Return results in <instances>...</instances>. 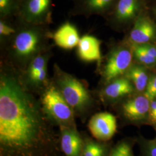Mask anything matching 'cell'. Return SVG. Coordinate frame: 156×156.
Listing matches in <instances>:
<instances>
[{"instance_id": "6da1fadb", "label": "cell", "mask_w": 156, "mask_h": 156, "mask_svg": "<svg viewBox=\"0 0 156 156\" xmlns=\"http://www.w3.org/2000/svg\"><path fill=\"white\" fill-rule=\"evenodd\" d=\"M41 104L16 78H0L1 156H45L54 138Z\"/></svg>"}, {"instance_id": "7a4b0ae2", "label": "cell", "mask_w": 156, "mask_h": 156, "mask_svg": "<svg viewBox=\"0 0 156 156\" xmlns=\"http://www.w3.org/2000/svg\"><path fill=\"white\" fill-rule=\"evenodd\" d=\"M56 83L57 87L75 113H83L90 107L92 98L89 91L76 78L57 68Z\"/></svg>"}, {"instance_id": "3957f363", "label": "cell", "mask_w": 156, "mask_h": 156, "mask_svg": "<svg viewBox=\"0 0 156 156\" xmlns=\"http://www.w3.org/2000/svg\"><path fill=\"white\" fill-rule=\"evenodd\" d=\"M41 104L45 115L53 123L59 127H76L75 112L56 86L46 88L42 95Z\"/></svg>"}, {"instance_id": "277c9868", "label": "cell", "mask_w": 156, "mask_h": 156, "mask_svg": "<svg viewBox=\"0 0 156 156\" xmlns=\"http://www.w3.org/2000/svg\"><path fill=\"white\" fill-rule=\"evenodd\" d=\"M43 35L38 29L27 28L17 34L12 44V53L20 62L33 59L42 48Z\"/></svg>"}, {"instance_id": "5b68a950", "label": "cell", "mask_w": 156, "mask_h": 156, "mask_svg": "<svg viewBox=\"0 0 156 156\" xmlns=\"http://www.w3.org/2000/svg\"><path fill=\"white\" fill-rule=\"evenodd\" d=\"M133 53L124 46L115 48L110 53L103 71L106 83L125 75L132 66Z\"/></svg>"}, {"instance_id": "8992f818", "label": "cell", "mask_w": 156, "mask_h": 156, "mask_svg": "<svg viewBox=\"0 0 156 156\" xmlns=\"http://www.w3.org/2000/svg\"><path fill=\"white\" fill-rule=\"evenodd\" d=\"M88 128L94 139L106 142L111 140L116 133V118L109 112L97 113L90 119Z\"/></svg>"}, {"instance_id": "52a82bcc", "label": "cell", "mask_w": 156, "mask_h": 156, "mask_svg": "<svg viewBox=\"0 0 156 156\" xmlns=\"http://www.w3.org/2000/svg\"><path fill=\"white\" fill-rule=\"evenodd\" d=\"M151 101L145 95H138L124 102L121 111L124 118L132 124L147 122Z\"/></svg>"}, {"instance_id": "ba28073f", "label": "cell", "mask_w": 156, "mask_h": 156, "mask_svg": "<svg viewBox=\"0 0 156 156\" xmlns=\"http://www.w3.org/2000/svg\"><path fill=\"white\" fill-rule=\"evenodd\" d=\"M51 0H23L21 15L31 24L44 22L50 16Z\"/></svg>"}, {"instance_id": "9c48e42d", "label": "cell", "mask_w": 156, "mask_h": 156, "mask_svg": "<svg viewBox=\"0 0 156 156\" xmlns=\"http://www.w3.org/2000/svg\"><path fill=\"white\" fill-rule=\"evenodd\" d=\"M60 146L66 156H82L83 138L78 132L76 127L61 126Z\"/></svg>"}, {"instance_id": "30bf717a", "label": "cell", "mask_w": 156, "mask_h": 156, "mask_svg": "<svg viewBox=\"0 0 156 156\" xmlns=\"http://www.w3.org/2000/svg\"><path fill=\"white\" fill-rule=\"evenodd\" d=\"M156 38V24L149 17H138L130 33L131 42L133 44H142L150 43Z\"/></svg>"}, {"instance_id": "8fae6325", "label": "cell", "mask_w": 156, "mask_h": 156, "mask_svg": "<svg viewBox=\"0 0 156 156\" xmlns=\"http://www.w3.org/2000/svg\"><path fill=\"white\" fill-rule=\"evenodd\" d=\"M47 55H38L31 60L26 73V80L33 87H39L45 83L47 78Z\"/></svg>"}, {"instance_id": "7c38bea8", "label": "cell", "mask_w": 156, "mask_h": 156, "mask_svg": "<svg viewBox=\"0 0 156 156\" xmlns=\"http://www.w3.org/2000/svg\"><path fill=\"white\" fill-rule=\"evenodd\" d=\"M135 87L132 82L126 77H120L108 83L102 91V97L108 101H115L131 94Z\"/></svg>"}, {"instance_id": "4fadbf2b", "label": "cell", "mask_w": 156, "mask_h": 156, "mask_svg": "<svg viewBox=\"0 0 156 156\" xmlns=\"http://www.w3.org/2000/svg\"><path fill=\"white\" fill-rule=\"evenodd\" d=\"M53 39L60 48L69 50L78 46L80 38L76 27L71 23L66 22L53 34Z\"/></svg>"}, {"instance_id": "5bb4252c", "label": "cell", "mask_w": 156, "mask_h": 156, "mask_svg": "<svg viewBox=\"0 0 156 156\" xmlns=\"http://www.w3.org/2000/svg\"><path fill=\"white\" fill-rule=\"evenodd\" d=\"M101 42L91 35H84L78 45V55L84 62H100L101 58Z\"/></svg>"}, {"instance_id": "9a60e30c", "label": "cell", "mask_w": 156, "mask_h": 156, "mask_svg": "<svg viewBox=\"0 0 156 156\" xmlns=\"http://www.w3.org/2000/svg\"><path fill=\"white\" fill-rule=\"evenodd\" d=\"M140 9V0H119L115 16L119 22H128L136 16Z\"/></svg>"}, {"instance_id": "2e32d148", "label": "cell", "mask_w": 156, "mask_h": 156, "mask_svg": "<svg viewBox=\"0 0 156 156\" xmlns=\"http://www.w3.org/2000/svg\"><path fill=\"white\" fill-rule=\"evenodd\" d=\"M124 75L133 84L135 89L138 92L145 91L149 79L145 67L141 65H132Z\"/></svg>"}, {"instance_id": "e0dca14e", "label": "cell", "mask_w": 156, "mask_h": 156, "mask_svg": "<svg viewBox=\"0 0 156 156\" xmlns=\"http://www.w3.org/2000/svg\"><path fill=\"white\" fill-rule=\"evenodd\" d=\"M82 156H108L111 149L105 143L89 137L83 138Z\"/></svg>"}, {"instance_id": "ac0fdd59", "label": "cell", "mask_w": 156, "mask_h": 156, "mask_svg": "<svg viewBox=\"0 0 156 156\" xmlns=\"http://www.w3.org/2000/svg\"><path fill=\"white\" fill-rule=\"evenodd\" d=\"M133 53L135 59L142 65L146 67L156 66V58L146 52L140 45L133 44Z\"/></svg>"}, {"instance_id": "d6986e66", "label": "cell", "mask_w": 156, "mask_h": 156, "mask_svg": "<svg viewBox=\"0 0 156 156\" xmlns=\"http://www.w3.org/2000/svg\"><path fill=\"white\" fill-rule=\"evenodd\" d=\"M114 0H83V6L90 13H100L107 9Z\"/></svg>"}, {"instance_id": "ffe728a7", "label": "cell", "mask_w": 156, "mask_h": 156, "mask_svg": "<svg viewBox=\"0 0 156 156\" xmlns=\"http://www.w3.org/2000/svg\"><path fill=\"white\" fill-rule=\"evenodd\" d=\"M133 148L132 141L122 140L112 148L108 156H134Z\"/></svg>"}, {"instance_id": "44dd1931", "label": "cell", "mask_w": 156, "mask_h": 156, "mask_svg": "<svg viewBox=\"0 0 156 156\" xmlns=\"http://www.w3.org/2000/svg\"><path fill=\"white\" fill-rule=\"evenodd\" d=\"M140 156H156V140H147L140 136L138 138Z\"/></svg>"}, {"instance_id": "7402d4cb", "label": "cell", "mask_w": 156, "mask_h": 156, "mask_svg": "<svg viewBox=\"0 0 156 156\" xmlns=\"http://www.w3.org/2000/svg\"><path fill=\"white\" fill-rule=\"evenodd\" d=\"M16 0H0V13L1 16L10 15L14 11Z\"/></svg>"}, {"instance_id": "603a6c76", "label": "cell", "mask_w": 156, "mask_h": 156, "mask_svg": "<svg viewBox=\"0 0 156 156\" xmlns=\"http://www.w3.org/2000/svg\"><path fill=\"white\" fill-rule=\"evenodd\" d=\"M144 95L150 101L156 98V75L149 78Z\"/></svg>"}, {"instance_id": "cb8c5ba5", "label": "cell", "mask_w": 156, "mask_h": 156, "mask_svg": "<svg viewBox=\"0 0 156 156\" xmlns=\"http://www.w3.org/2000/svg\"><path fill=\"white\" fill-rule=\"evenodd\" d=\"M147 123L156 127V98L151 101Z\"/></svg>"}, {"instance_id": "d4e9b609", "label": "cell", "mask_w": 156, "mask_h": 156, "mask_svg": "<svg viewBox=\"0 0 156 156\" xmlns=\"http://www.w3.org/2000/svg\"><path fill=\"white\" fill-rule=\"evenodd\" d=\"M15 33V29L11 27L2 21L0 22V34L3 36H8Z\"/></svg>"}, {"instance_id": "484cf974", "label": "cell", "mask_w": 156, "mask_h": 156, "mask_svg": "<svg viewBox=\"0 0 156 156\" xmlns=\"http://www.w3.org/2000/svg\"><path fill=\"white\" fill-rule=\"evenodd\" d=\"M140 45V48L145 50L151 56L156 58V47L154 45H151L150 43H146L142 44H137Z\"/></svg>"}, {"instance_id": "4316f807", "label": "cell", "mask_w": 156, "mask_h": 156, "mask_svg": "<svg viewBox=\"0 0 156 156\" xmlns=\"http://www.w3.org/2000/svg\"><path fill=\"white\" fill-rule=\"evenodd\" d=\"M154 12H155V14H156V10H155V11H154Z\"/></svg>"}, {"instance_id": "83f0119b", "label": "cell", "mask_w": 156, "mask_h": 156, "mask_svg": "<svg viewBox=\"0 0 156 156\" xmlns=\"http://www.w3.org/2000/svg\"><path fill=\"white\" fill-rule=\"evenodd\" d=\"M154 140H156V138H155V139H154Z\"/></svg>"}]
</instances>
